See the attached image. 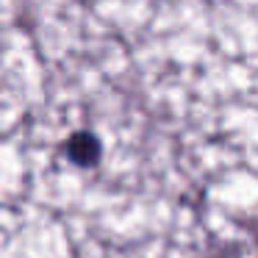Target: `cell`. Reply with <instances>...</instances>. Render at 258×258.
<instances>
[{"instance_id": "obj_1", "label": "cell", "mask_w": 258, "mask_h": 258, "mask_svg": "<svg viewBox=\"0 0 258 258\" xmlns=\"http://www.w3.org/2000/svg\"><path fill=\"white\" fill-rule=\"evenodd\" d=\"M64 150H67L70 161H73L75 167H95V164L100 161L103 145L92 131H78V134H73L67 139Z\"/></svg>"}]
</instances>
